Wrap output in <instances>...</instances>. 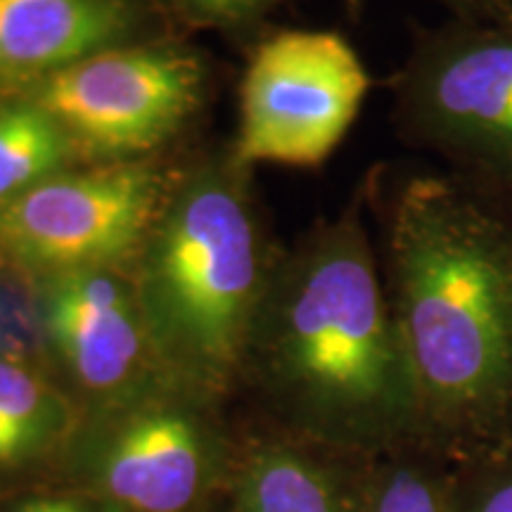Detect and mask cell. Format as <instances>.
Listing matches in <instances>:
<instances>
[{"mask_svg":"<svg viewBox=\"0 0 512 512\" xmlns=\"http://www.w3.org/2000/svg\"><path fill=\"white\" fill-rule=\"evenodd\" d=\"M389 306L418 408L467 432L512 418V209L448 171L387 209Z\"/></svg>","mask_w":512,"mask_h":512,"instance_id":"cell-1","label":"cell"},{"mask_svg":"<svg viewBox=\"0 0 512 512\" xmlns=\"http://www.w3.org/2000/svg\"><path fill=\"white\" fill-rule=\"evenodd\" d=\"M280 349L294 387L342 420L418 408L411 368L356 209L306 240L285 275Z\"/></svg>","mask_w":512,"mask_h":512,"instance_id":"cell-2","label":"cell"},{"mask_svg":"<svg viewBox=\"0 0 512 512\" xmlns=\"http://www.w3.org/2000/svg\"><path fill=\"white\" fill-rule=\"evenodd\" d=\"M408 136L512 209V17L453 19L427 36L399 81Z\"/></svg>","mask_w":512,"mask_h":512,"instance_id":"cell-3","label":"cell"},{"mask_svg":"<svg viewBox=\"0 0 512 512\" xmlns=\"http://www.w3.org/2000/svg\"><path fill=\"white\" fill-rule=\"evenodd\" d=\"M259 280L247 204L223 176H200L171 204L147 254V287L169 328L204 361L238 344Z\"/></svg>","mask_w":512,"mask_h":512,"instance_id":"cell-4","label":"cell"},{"mask_svg":"<svg viewBox=\"0 0 512 512\" xmlns=\"http://www.w3.org/2000/svg\"><path fill=\"white\" fill-rule=\"evenodd\" d=\"M370 91L366 64L335 31L292 29L256 50L242 83V162L318 166Z\"/></svg>","mask_w":512,"mask_h":512,"instance_id":"cell-5","label":"cell"},{"mask_svg":"<svg viewBox=\"0 0 512 512\" xmlns=\"http://www.w3.org/2000/svg\"><path fill=\"white\" fill-rule=\"evenodd\" d=\"M155 204L145 166L50 176L0 202V245L31 266L100 268L138 245Z\"/></svg>","mask_w":512,"mask_h":512,"instance_id":"cell-6","label":"cell"},{"mask_svg":"<svg viewBox=\"0 0 512 512\" xmlns=\"http://www.w3.org/2000/svg\"><path fill=\"white\" fill-rule=\"evenodd\" d=\"M200 72L169 50H102L50 74L38 107L62 131L107 155L150 150L181 126Z\"/></svg>","mask_w":512,"mask_h":512,"instance_id":"cell-7","label":"cell"},{"mask_svg":"<svg viewBox=\"0 0 512 512\" xmlns=\"http://www.w3.org/2000/svg\"><path fill=\"white\" fill-rule=\"evenodd\" d=\"M46 323L57 351L88 387L112 389L136 368L138 318L119 280L102 268L60 273L48 292Z\"/></svg>","mask_w":512,"mask_h":512,"instance_id":"cell-8","label":"cell"},{"mask_svg":"<svg viewBox=\"0 0 512 512\" xmlns=\"http://www.w3.org/2000/svg\"><path fill=\"white\" fill-rule=\"evenodd\" d=\"M126 27L119 0H0V76L60 72Z\"/></svg>","mask_w":512,"mask_h":512,"instance_id":"cell-9","label":"cell"},{"mask_svg":"<svg viewBox=\"0 0 512 512\" xmlns=\"http://www.w3.org/2000/svg\"><path fill=\"white\" fill-rule=\"evenodd\" d=\"M200 482V441L183 415L150 413L119 434L107 458L114 498L138 512H178Z\"/></svg>","mask_w":512,"mask_h":512,"instance_id":"cell-10","label":"cell"},{"mask_svg":"<svg viewBox=\"0 0 512 512\" xmlns=\"http://www.w3.org/2000/svg\"><path fill=\"white\" fill-rule=\"evenodd\" d=\"M67 157V133L41 107H0V200L46 181Z\"/></svg>","mask_w":512,"mask_h":512,"instance_id":"cell-11","label":"cell"},{"mask_svg":"<svg viewBox=\"0 0 512 512\" xmlns=\"http://www.w3.org/2000/svg\"><path fill=\"white\" fill-rule=\"evenodd\" d=\"M55 406L29 370L0 361V465L29 458L48 439Z\"/></svg>","mask_w":512,"mask_h":512,"instance_id":"cell-12","label":"cell"},{"mask_svg":"<svg viewBox=\"0 0 512 512\" xmlns=\"http://www.w3.org/2000/svg\"><path fill=\"white\" fill-rule=\"evenodd\" d=\"M245 512H337V505L311 465L287 453H271L249 470Z\"/></svg>","mask_w":512,"mask_h":512,"instance_id":"cell-13","label":"cell"},{"mask_svg":"<svg viewBox=\"0 0 512 512\" xmlns=\"http://www.w3.org/2000/svg\"><path fill=\"white\" fill-rule=\"evenodd\" d=\"M375 512H441L432 486L413 472H399L384 486Z\"/></svg>","mask_w":512,"mask_h":512,"instance_id":"cell-14","label":"cell"},{"mask_svg":"<svg viewBox=\"0 0 512 512\" xmlns=\"http://www.w3.org/2000/svg\"><path fill=\"white\" fill-rule=\"evenodd\" d=\"M456 19H510L512 0H441Z\"/></svg>","mask_w":512,"mask_h":512,"instance_id":"cell-15","label":"cell"},{"mask_svg":"<svg viewBox=\"0 0 512 512\" xmlns=\"http://www.w3.org/2000/svg\"><path fill=\"white\" fill-rule=\"evenodd\" d=\"M479 512H512V479L494 489V494H489Z\"/></svg>","mask_w":512,"mask_h":512,"instance_id":"cell-16","label":"cell"},{"mask_svg":"<svg viewBox=\"0 0 512 512\" xmlns=\"http://www.w3.org/2000/svg\"><path fill=\"white\" fill-rule=\"evenodd\" d=\"M190 3L202 10L219 12V15H230V12H242L245 8H249V5H254L256 0H190Z\"/></svg>","mask_w":512,"mask_h":512,"instance_id":"cell-17","label":"cell"},{"mask_svg":"<svg viewBox=\"0 0 512 512\" xmlns=\"http://www.w3.org/2000/svg\"><path fill=\"white\" fill-rule=\"evenodd\" d=\"M79 505L69 503V501H34L27 503L19 512H76Z\"/></svg>","mask_w":512,"mask_h":512,"instance_id":"cell-18","label":"cell"},{"mask_svg":"<svg viewBox=\"0 0 512 512\" xmlns=\"http://www.w3.org/2000/svg\"><path fill=\"white\" fill-rule=\"evenodd\" d=\"M76 512H81V510H76Z\"/></svg>","mask_w":512,"mask_h":512,"instance_id":"cell-19","label":"cell"}]
</instances>
